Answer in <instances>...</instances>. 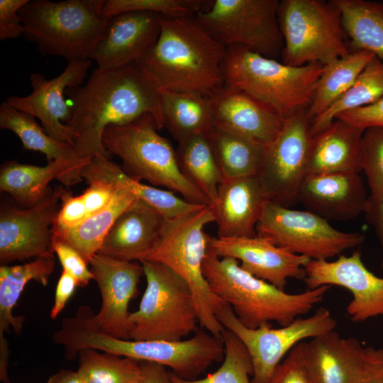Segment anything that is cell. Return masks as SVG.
<instances>
[{"mask_svg":"<svg viewBox=\"0 0 383 383\" xmlns=\"http://www.w3.org/2000/svg\"><path fill=\"white\" fill-rule=\"evenodd\" d=\"M70 118L67 126L76 133L74 148L82 159L109 157L102 135L109 125H125L152 115L164 128L160 91L136 62L123 67L95 69L82 87L67 88Z\"/></svg>","mask_w":383,"mask_h":383,"instance_id":"cell-1","label":"cell"},{"mask_svg":"<svg viewBox=\"0 0 383 383\" xmlns=\"http://www.w3.org/2000/svg\"><path fill=\"white\" fill-rule=\"evenodd\" d=\"M226 52L193 16H163L157 40L136 63L159 91L211 96L223 86Z\"/></svg>","mask_w":383,"mask_h":383,"instance_id":"cell-2","label":"cell"},{"mask_svg":"<svg viewBox=\"0 0 383 383\" xmlns=\"http://www.w3.org/2000/svg\"><path fill=\"white\" fill-rule=\"evenodd\" d=\"M90 308H83L64 323L60 343L66 353L77 356L82 348H92L123 357L158 363L177 377L192 380L224 355L221 338L197 329L189 339L179 341L133 340L111 336L94 325Z\"/></svg>","mask_w":383,"mask_h":383,"instance_id":"cell-3","label":"cell"},{"mask_svg":"<svg viewBox=\"0 0 383 383\" xmlns=\"http://www.w3.org/2000/svg\"><path fill=\"white\" fill-rule=\"evenodd\" d=\"M203 273L211 291L250 328L272 321L280 326L291 323L311 311L331 287L321 286L301 293H287L244 270L238 260L218 256L209 247Z\"/></svg>","mask_w":383,"mask_h":383,"instance_id":"cell-4","label":"cell"},{"mask_svg":"<svg viewBox=\"0 0 383 383\" xmlns=\"http://www.w3.org/2000/svg\"><path fill=\"white\" fill-rule=\"evenodd\" d=\"M323 65H285L242 46L226 48L223 86L239 90L273 109L283 120L306 110Z\"/></svg>","mask_w":383,"mask_h":383,"instance_id":"cell-5","label":"cell"},{"mask_svg":"<svg viewBox=\"0 0 383 383\" xmlns=\"http://www.w3.org/2000/svg\"><path fill=\"white\" fill-rule=\"evenodd\" d=\"M105 1L29 0L19 11L23 36L43 55L90 60L108 27L109 18L102 15Z\"/></svg>","mask_w":383,"mask_h":383,"instance_id":"cell-6","label":"cell"},{"mask_svg":"<svg viewBox=\"0 0 383 383\" xmlns=\"http://www.w3.org/2000/svg\"><path fill=\"white\" fill-rule=\"evenodd\" d=\"M212 222L210 206L181 218H165L157 242L139 261L163 264L180 276L193 294L201 326L221 338L224 327L216 315L227 304L211 291L203 273L211 238L204 228Z\"/></svg>","mask_w":383,"mask_h":383,"instance_id":"cell-7","label":"cell"},{"mask_svg":"<svg viewBox=\"0 0 383 383\" xmlns=\"http://www.w3.org/2000/svg\"><path fill=\"white\" fill-rule=\"evenodd\" d=\"M158 129L155 118L145 114L128 124L108 126L102 143L110 155L122 160L123 170L131 177L167 187L191 203L210 206L208 198L182 173L176 150Z\"/></svg>","mask_w":383,"mask_h":383,"instance_id":"cell-8","label":"cell"},{"mask_svg":"<svg viewBox=\"0 0 383 383\" xmlns=\"http://www.w3.org/2000/svg\"><path fill=\"white\" fill-rule=\"evenodd\" d=\"M141 263L147 285L129 316V340L179 341L195 333L199 319L187 283L163 264Z\"/></svg>","mask_w":383,"mask_h":383,"instance_id":"cell-9","label":"cell"},{"mask_svg":"<svg viewBox=\"0 0 383 383\" xmlns=\"http://www.w3.org/2000/svg\"><path fill=\"white\" fill-rule=\"evenodd\" d=\"M277 18L284 46L281 62L326 65L348 54L341 13L332 0H282Z\"/></svg>","mask_w":383,"mask_h":383,"instance_id":"cell-10","label":"cell"},{"mask_svg":"<svg viewBox=\"0 0 383 383\" xmlns=\"http://www.w3.org/2000/svg\"><path fill=\"white\" fill-rule=\"evenodd\" d=\"M279 0H212L193 18L226 48L242 46L266 57L281 56L284 46Z\"/></svg>","mask_w":383,"mask_h":383,"instance_id":"cell-11","label":"cell"},{"mask_svg":"<svg viewBox=\"0 0 383 383\" xmlns=\"http://www.w3.org/2000/svg\"><path fill=\"white\" fill-rule=\"evenodd\" d=\"M256 234L310 260H327L363 243L365 235L334 228L323 218L266 201Z\"/></svg>","mask_w":383,"mask_h":383,"instance_id":"cell-12","label":"cell"},{"mask_svg":"<svg viewBox=\"0 0 383 383\" xmlns=\"http://www.w3.org/2000/svg\"><path fill=\"white\" fill-rule=\"evenodd\" d=\"M216 317L247 349L253 368L252 383H267L278 365L297 344L333 331L337 326V321L324 307L318 308L309 317L297 318L279 328H273L270 323L257 328H248L228 304Z\"/></svg>","mask_w":383,"mask_h":383,"instance_id":"cell-13","label":"cell"},{"mask_svg":"<svg viewBox=\"0 0 383 383\" xmlns=\"http://www.w3.org/2000/svg\"><path fill=\"white\" fill-rule=\"evenodd\" d=\"M311 128L306 110L299 111L284 120L277 137L266 145L258 177L267 201L289 208L298 202L307 175Z\"/></svg>","mask_w":383,"mask_h":383,"instance_id":"cell-14","label":"cell"},{"mask_svg":"<svg viewBox=\"0 0 383 383\" xmlns=\"http://www.w3.org/2000/svg\"><path fill=\"white\" fill-rule=\"evenodd\" d=\"M63 189L50 187L44 198L30 207L1 206V265L30 257H54L52 227Z\"/></svg>","mask_w":383,"mask_h":383,"instance_id":"cell-15","label":"cell"},{"mask_svg":"<svg viewBox=\"0 0 383 383\" xmlns=\"http://www.w3.org/2000/svg\"><path fill=\"white\" fill-rule=\"evenodd\" d=\"M303 281L306 289L332 285L348 289L353 299L346 313L353 322L383 316V278L366 267L360 250L350 256L340 255L333 261L310 260Z\"/></svg>","mask_w":383,"mask_h":383,"instance_id":"cell-16","label":"cell"},{"mask_svg":"<svg viewBox=\"0 0 383 383\" xmlns=\"http://www.w3.org/2000/svg\"><path fill=\"white\" fill-rule=\"evenodd\" d=\"M91 62V60L68 62L63 72L52 79L33 73L30 75L32 92L26 96H11L5 102L38 118L44 131L54 139L74 146L77 135L66 125L70 112L64 95L67 88L83 83Z\"/></svg>","mask_w":383,"mask_h":383,"instance_id":"cell-17","label":"cell"},{"mask_svg":"<svg viewBox=\"0 0 383 383\" xmlns=\"http://www.w3.org/2000/svg\"><path fill=\"white\" fill-rule=\"evenodd\" d=\"M101 295V306L93 314L96 327L111 336L129 340V304L143 272L142 265L96 254L89 262Z\"/></svg>","mask_w":383,"mask_h":383,"instance_id":"cell-18","label":"cell"},{"mask_svg":"<svg viewBox=\"0 0 383 383\" xmlns=\"http://www.w3.org/2000/svg\"><path fill=\"white\" fill-rule=\"evenodd\" d=\"M209 248L219 257H233L253 276L284 290L289 278L304 280L310 259L280 248L256 235L243 238H212Z\"/></svg>","mask_w":383,"mask_h":383,"instance_id":"cell-19","label":"cell"},{"mask_svg":"<svg viewBox=\"0 0 383 383\" xmlns=\"http://www.w3.org/2000/svg\"><path fill=\"white\" fill-rule=\"evenodd\" d=\"M162 17L153 12L131 11L109 18L106 34L89 59L101 70L136 62L157 40Z\"/></svg>","mask_w":383,"mask_h":383,"instance_id":"cell-20","label":"cell"},{"mask_svg":"<svg viewBox=\"0 0 383 383\" xmlns=\"http://www.w3.org/2000/svg\"><path fill=\"white\" fill-rule=\"evenodd\" d=\"M311 383H365V348L355 338L335 331L302 342Z\"/></svg>","mask_w":383,"mask_h":383,"instance_id":"cell-21","label":"cell"},{"mask_svg":"<svg viewBox=\"0 0 383 383\" xmlns=\"http://www.w3.org/2000/svg\"><path fill=\"white\" fill-rule=\"evenodd\" d=\"M369 196L359 173L307 174L298 202L328 221H349L364 213Z\"/></svg>","mask_w":383,"mask_h":383,"instance_id":"cell-22","label":"cell"},{"mask_svg":"<svg viewBox=\"0 0 383 383\" xmlns=\"http://www.w3.org/2000/svg\"><path fill=\"white\" fill-rule=\"evenodd\" d=\"M265 198L258 176L223 179L211 205L218 237H252Z\"/></svg>","mask_w":383,"mask_h":383,"instance_id":"cell-23","label":"cell"},{"mask_svg":"<svg viewBox=\"0 0 383 383\" xmlns=\"http://www.w3.org/2000/svg\"><path fill=\"white\" fill-rule=\"evenodd\" d=\"M210 96L213 126L250 138L264 145L279 133L284 120L270 107L225 86Z\"/></svg>","mask_w":383,"mask_h":383,"instance_id":"cell-24","label":"cell"},{"mask_svg":"<svg viewBox=\"0 0 383 383\" xmlns=\"http://www.w3.org/2000/svg\"><path fill=\"white\" fill-rule=\"evenodd\" d=\"M165 218L136 199L116 219L98 254L128 262L139 261L157 242Z\"/></svg>","mask_w":383,"mask_h":383,"instance_id":"cell-25","label":"cell"},{"mask_svg":"<svg viewBox=\"0 0 383 383\" xmlns=\"http://www.w3.org/2000/svg\"><path fill=\"white\" fill-rule=\"evenodd\" d=\"M364 129L336 118L312 135L307 174L359 173Z\"/></svg>","mask_w":383,"mask_h":383,"instance_id":"cell-26","label":"cell"},{"mask_svg":"<svg viewBox=\"0 0 383 383\" xmlns=\"http://www.w3.org/2000/svg\"><path fill=\"white\" fill-rule=\"evenodd\" d=\"M54 179L67 187L82 180L81 171L63 160H54L43 167L12 160L1 166L0 190L11 195L22 207H30L44 198Z\"/></svg>","mask_w":383,"mask_h":383,"instance_id":"cell-27","label":"cell"},{"mask_svg":"<svg viewBox=\"0 0 383 383\" xmlns=\"http://www.w3.org/2000/svg\"><path fill=\"white\" fill-rule=\"evenodd\" d=\"M81 177L88 184L101 182L123 187L158 211L166 219H175L195 212L204 205L191 203L171 190H163L140 182L109 157L98 155L84 167Z\"/></svg>","mask_w":383,"mask_h":383,"instance_id":"cell-28","label":"cell"},{"mask_svg":"<svg viewBox=\"0 0 383 383\" xmlns=\"http://www.w3.org/2000/svg\"><path fill=\"white\" fill-rule=\"evenodd\" d=\"M117 186L114 197L103 210L72 228L52 231L53 239L74 248L88 264L99 252L116 219L137 199L126 188Z\"/></svg>","mask_w":383,"mask_h":383,"instance_id":"cell-29","label":"cell"},{"mask_svg":"<svg viewBox=\"0 0 383 383\" xmlns=\"http://www.w3.org/2000/svg\"><path fill=\"white\" fill-rule=\"evenodd\" d=\"M53 257H38L29 262L0 267V337L11 328L18 335L23 328L25 317L16 316L13 310L26 286L31 281L43 286L48 284L55 270Z\"/></svg>","mask_w":383,"mask_h":383,"instance_id":"cell-30","label":"cell"},{"mask_svg":"<svg viewBox=\"0 0 383 383\" xmlns=\"http://www.w3.org/2000/svg\"><path fill=\"white\" fill-rule=\"evenodd\" d=\"M206 135L223 179L258 176L267 145L216 126Z\"/></svg>","mask_w":383,"mask_h":383,"instance_id":"cell-31","label":"cell"},{"mask_svg":"<svg viewBox=\"0 0 383 383\" xmlns=\"http://www.w3.org/2000/svg\"><path fill=\"white\" fill-rule=\"evenodd\" d=\"M163 126L180 142L213 126L209 96L160 90Z\"/></svg>","mask_w":383,"mask_h":383,"instance_id":"cell-32","label":"cell"},{"mask_svg":"<svg viewBox=\"0 0 383 383\" xmlns=\"http://www.w3.org/2000/svg\"><path fill=\"white\" fill-rule=\"evenodd\" d=\"M0 128L14 133L24 149L43 153L48 162L63 160L82 171L91 160L79 157L72 144L50 136L35 121V116L5 101L0 105Z\"/></svg>","mask_w":383,"mask_h":383,"instance_id":"cell-33","label":"cell"},{"mask_svg":"<svg viewBox=\"0 0 383 383\" xmlns=\"http://www.w3.org/2000/svg\"><path fill=\"white\" fill-rule=\"evenodd\" d=\"M374 56L365 50H352L346 55L323 65L306 109L308 117L312 120L329 109L349 89Z\"/></svg>","mask_w":383,"mask_h":383,"instance_id":"cell-34","label":"cell"},{"mask_svg":"<svg viewBox=\"0 0 383 383\" xmlns=\"http://www.w3.org/2000/svg\"><path fill=\"white\" fill-rule=\"evenodd\" d=\"M332 1L340 11L352 50H365L383 60V2Z\"/></svg>","mask_w":383,"mask_h":383,"instance_id":"cell-35","label":"cell"},{"mask_svg":"<svg viewBox=\"0 0 383 383\" xmlns=\"http://www.w3.org/2000/svg\"><path fill=\"white\" fill-rule=\"evenodd\" d=\"M178 143L176 153L182 173L212 205L223 178L206 133L196 134Z\"/></svg>","mask_w":383,"mask_h":383,"instance_id":"cell-36","label":"cell"},{"mask_svg":"<svg viewBox=\"0 0 383 383\" xmlns=\"http://www.w3.org/2000/svg\"><path fill=\"white\" fill-rule=\"evenodd\" d=\"M383 97V60L374 56L349 89L324 113L311 120L312 135L344 112L372 104Z\"/></svg>","mask_w":383,"mask_h":383,"instance_id":"cell-37","label":"cell"},{"mask_svg":"<svg viewBox=\"0 0 383 383\" xmlns=\"http://www.w3.org/2000/svg\"><path fill=\"white\" fill-rule=\"evenodd\" d=\"M77 370L86 383H139L141 378L140 362L92 348H82L77 353Z\"/></svg>","mask_w":383,"mask_h":383,"instance_id":"cell-38","label":"cell"},{"mask_svg":"<svg viewBox=\"0 0 383 383\" xmlns=\"http://www.w3.org/2000/svg\"><path fill=\"white\" fill-rule=\"evenodd\" d=\"M221 339L224 345V360L215 372L201 379L180 378L170 371L173 383H252V364L242 342L230 331L224 328Z\"/></svg>","mask_w":383,"mask_h":383,"instance_id":"cell-39","label":"cell"},{"mask_svg":"<svg viewBox=\"0 0 383 383\" xmlns=\"http://www.w3.org/2000/svg\"><path fill=\"white\" fill-rule=\"evenodd\" d=\"M212 3L207 0H106L102 9L105 18L131 11H148L169 17H192Z\"/></svg>","mask_w":383,"mask_h":383,"instance_id":"cell-40","label":"cell"},{"mask_svg":"<svg viewBox=\"0 0 383 383\" xmlns=\"http://www.w3.org/2000/svg\"><path fill=\"white\" fill-rule=\"evenodd\" d=\"M361 167L367 177L370 196L383 198V128L374 126L364 131Z\"/></svg>","mask_w":383,"mask_h":383,"instance_id":"cell-41","label":"cell"},{"mask_svg":"<svg viewBox=\"0 0 383 383\" xmlns=\"http://www.w3.org/2000/svg\"><path fill=\"white\" fill-rule=\"evenodd\" d=\"M267 383H311L304 360L302 342L290 350Z\"/></svg>","mask_w":383,"mask_h":383,"instance_id":"cell-42","label":"cell"},{"mask_svg":"<svg viewBox=\"0 0 383 383\" xmlns=\"http://www.w3.org/2000/svg\"><path fill=\"white\" fill-rule=\"evenodd\" d=\"M52 250L65 270L77 281L78 287H86L89 282L94 279L88 263L81 255L70 245L53 239Z\"/></svg>","mask_w":383,"mask_h":383,"instance_id":"cell-43","label":"cell"},{"mask_svg":"<svg viewBox=\"0 0 383 383\" xmlns=\"http://www.w3.org/2000/svg\"><path fill=\"white\" fill-rule=\"evenodd\" d=\"M29 0H0V40L17 38L23 34L20 9Z\"/></svg>","mask_w":383,"mask_h":383,"instance_id":"cell-44","label":"cell"},{"mask_svg":"<svg viewBox=\"0 0 383 383\" xmlns=\"http://www.w3.org/2000/svg\"><path fill=\"white\" fill-rule=\"evenodd\" d=\"M337 118L364 130L374 126L383 128V97L372 104L344 112Z\"/></svg>","mask_w":383,"mask_h":383,"instance_id":"cell-45","label":"cell"},{"mask_svg":"<svg viewBox=\"0 0 383 383\" xmlns=\"http://www.w3.org/2000/svg\"><path fill=\"white\" fill-rule=\"evenodd\" d=\"M77 287L78 284L74 278L62 270L56 285L54 303L50 313V318L55 319L62 312Z\"/></svg>","mask_w":383,"mask_h":383,"instance_id":"cell-46","label":"cell"},{"mask_svg":"<svg viewBox=\"0 0 383 383\" xmlns=\"http://www.w3.org/2000/svg\"><path fill=\"white\" fill-rule=\"evenodd\" d=\"M364 213L367 222L372 227L379 240L383 252V198L369 195ZM381 267L383 272V257Z\"/></svg>","mask_w":383,"mask_h":383,"instance_id":"cell-47","label":"cell"},{"mask_svg":"<svg viewBox=\"0 0 383 383\" xmlns=\"http://www.w3.org/2000/svg\"><path fill=\"white\" fill-rule=\"evenodd\" d=\"M367 377L365 383H383V348H365Z\"/></svg>","mask_w":383,"mask_h":383,"instance_id":"cell-48","label":"cell"},{"mask_svg":"<svg viewBox=\"0 0 383 383\" xmlns=\"http://www.w3.org/2000/svg\"><path fill=\"white\" fill-rule=\"evenodd\" d=\"M141 378L139 383H173L170 371L162 365L141 361L140 362Z\"/></svg>","mask_w":383,"mask_h":383,"instance_id":"cell-49","label":"cell"},{"mask_svg":"<svg viewBox=\"0 0 383 383\" xmlns=\"http://www.w3.org/2000/svg\"><path fill=\"white\" fill-rule=\"evenodd\" d=\"M47 383H86L77 371L61 370L51 375Z\"/></svg>","mask_w":383,"mask_h":383,"instance_id":"cell-50","label":"cell"}]
</instances>
